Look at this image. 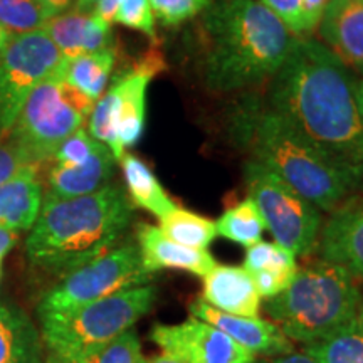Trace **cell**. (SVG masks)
<instances>
[{
  "label": "cell",
  "mask_w": 363,
  "mask_h": 363,
  "mask_svg": "<svg viewBox=\"0 0 363 363\" xmlns=\"http://www.w3.org/2000/svg\"><path fill=\"white\" fill-rule=\"evenodd\" d=\"M152 276V272L143 267L136 244L113 247L103 256L62 276V279L40 298L38 316L78 310L126 289L150 284Z\"/></svg>",
  "instance_id": "cell-9"
},
{
  "label": "cell",
  "mask_w": 363,
  "mask_h": 363,
  "mask_svg": "<svg viewBox=\"0 0 363 363\" xmlns=\"http://www.w3.org/2000/svg\"><path fill=\"white\" fill-rule=\"evenodd\" d=\"M264 229L266 224L259 208L251 197L227 208L216 222L217 234L244 247L259 242Z\"/></svg>",
  "instance_id": "cell-25"
},
{
  "label": "cell",
  "mask_w": 363,
  "mask_h": 363,
  "mask_svg": "<svg viewBox=\"0 0 363 363\" xmlns=\"http://www.w3.org/2000/svg\"><path fill=\"white\" fill-rule=\"evenodd\" d=\"M43 29L57 45L62 57L103 51L111 48L113 43L111 24L99 19L94 13L78 11L57 13L45 22Z\"/></svg>",
  "instance_id": "cell-19"
},
{
  "label": "cell",
  "mask_w": 363,
  "mask_h": 363,
  "mask_svg": "<svg viewBox=\"0 0 363 363\" xmlns=\"http://www.w3.org/2000/svg\"><path fill=\"white\" fill-rule=\"evenodd\" d=\"M138 335L133 328L126 330L110 343L93 348V350L78 353L71 357L45 355V363H143Z\"/></svg>",
  "instance_id": "cell-27"
},
{
  "label": "cell",
  "mask_w": 363,
  "mask_h": 363,
  "mask_svg": "<svg viewBox=\"0 0 363 363\" xmlns=\"http://www.w3.org/2000/svg\"><path fill=\"white\" fill-rule=\"evenodd\" d=\"M153 284L126 289L78 310L39 318L45 355L71 357L110 343L152 310Z\"/></svg>",
  "instance_id": "cell-6"
},
{
  "label": "cell",
  "mask_w": 363,
  "mask_h": 363,
  "mask_svg": "<svg viewBox=\"0 0 363 363\" xmlns=\"http://www.w3.org/2000/svg\"><path fill=\"white\" fill-rule=\"evenodd\" d=\"M350 67L320 40L296 38L272 76L271 108L363 192V116Z\"/></svg>",
  "instance_id": "cell-1"
},
{
  "label": "cell",
  "mask_w": 363,
  "mask_h": 363,
  "mask_svg": "<svg viewBox=\"0 0 363 363\" xmlns=\"http://www.w3.org/2000/svg\"><path fill=\"white\" fill-rule=\"evenodd\" d=\"M0 278H2V262H0Z\"/></svg>",
  "instance_id": "cell-45"
},
{
  "label": "cell",
  "mask_w": 363,
  "mask_h": 363,
  "mask_svg": "<svg viewBox=\"0 0 363 363\" xmlns=\"http://www.w3.org/2000/svg\"><path fill=\"white\" fill-rule=\"evenodd\" d=\"M358 318L363 320V299H362V306H360V311H358Z\"/></svg>",
  "instance_id": "cell-44"
},
{
  "label": "cell",
  "mask_w": 363,
  "mask_h": 363,
  "mask_svg": "<svg viewBox=\"0 0 363 363\" xmlns=\"http://www.w3.org/2000/svg\"><path fill=\"white\" fill-rule=\"evenodd\" d=\"M150 340L184 363H254L256 355L216 326L189 318L179 325H155Z\"/></svg>",
  "instance_id": "cell-12"
},
{
  "label": "cell",
  "mask_w": 363,
  "mask_h": 363,
  "mask_svg": "<svg viewBox=\"0 0 363 363\" xmlns=\"http://www.w3.org/2000/svg\"><path fill=\"white\" fill-rule=\"evenodd\" d=\"M120 162L123 167L128 197L133 206L145 208L158 219L174 211L175 202L169 197L147 163L131 153H125Z\"/></svg>",
  "instance_id": "cell-23"
},
{
  "label": "cell",
  "mask_w": 363,
  "mask_h": 363,
  "mask_svg": "<svg viewBox=\"0 0 363 363\" xmlns=\"http://www.w3.org/2000/svg\"><path fill=\"white\" fill-rule=\"evenodd\" d=\"M244 180L249 197L259 208L266 229L276 244L291 251L294 256L316 252L323 227L320 208L256 160L246 162Z\"/></svg>",
  "instance_id": "cell-8"
},
{
  "label": "cell",
  "mask_w": 363,
  "mask_h": 363,
  "mask_svg": "<svg viewBox=\"0 0 363 363\" xmlns=\"http://www.w3.org/2000/svg\"><path fill=\"white\" fill-rule=\"evenodd\" d=\"M203 29L206 83L220 93L272 78L296 40L261 0H217L206 11Z\"/></svg>",
  "instance_id": "cell-2"
},
{
  "label": "cell",
  "mask_w": 363,
  "mask_h": 363,
  "mask_svg": "<svg viewBox=\"0 0 363 363\" xmlns=\"http://www.w3.org/2000/svg\"><path fill=\"white\" fill-rule=\"evenodd\" d=\"M212 0H152L155 16L167 26H177L192 19L211 7Z\"/></svg>",
  "instance_id": "cell-32"
},
{
  "label": "cell",
  "mask_w": 363,
  "mask_h": 363,
  "mask_svg": "<svg viewBox=\"0 0 363 363\" xmlns=\"http://www.w3.org/2000/svg\"><path fill=\"white\" fill-rule=\"evenodd\" d=\"M136 238H138L136 246L140 249L143 267L152 274L160 269H177L203 278L217 266L207 249L182 246L167 238L157 225L140 224Z\"/></svg>",
  "instance_id": "cell-16"
},
{
  "label": "cell",
  "mask_w": 363,
  "mask_h": 363,
  "mask_svg": "<svg viewBox=\"0 0 363 363\" xmlns=\"http://www.w3.org/2000/svg\"><path fill=\"white\" fill-rule=\"evenodd\" d=\"M115 162L111 150L101 143L88 160L78 165L54 163L48 174V192L44 197L71 199L98 192L110 185L115 174Z\"/></svg>",
  "instance_id": "cell-18"
},
{
  "label": "cell",
  "mask_w": 363,
  "mask_h": 363,
  "mask_svg": "<svg viewBox=\"0 0 363 363\" xmlns=\"http://www.w3.org/2000/svg\"><path fill=\"white\" fill-rule=\"evenodd\" d=\"M0 363H45L40 331L6 299H0Z\"/></svg>",
  "instance_id": "cell-21"
},
{
  "label": "cell",
  "mask_w": 363,
  "mask_h": 363,
  "mask_svg": "<svg viewBox=\"0 0 363 363\" xmlns=\"http://www.w3.org/2000/svg\"><path fill=\"white\" fill-rule=\"evenodd\" d=\"M238 133L262 163L323 212L337 211L357 192L355 184L331 158L272 110L246 111Z\"/></svg>",
  "instance_id": "cell-4"
},
{
  "label": "cell",
  "mask_w": 363,
  "mask_h": 363,
  "mask_svg": "<svg viewBox=\"0 0 363 363\" xmlns=\"http://www.w3.org/2000/svg\"><path fill=\"white\" fill-rule=\"evenodd\" d=\"M276 13L294 38H308L318 29L330 0H261Z\"/></svg>",
  "instance_id": "cell-28"
},
{
  "label": "cell",
  "mask_w": 363,
  "mask_h": 363,
  "mask_svg": "<svg viewBox=\"0 0 363 363\" xmlns=\"http://www.w3.org/2000/svg\"><path fill=\"white\" fill-rule=\"evenodd\" d=\"M11 38H12V34L9 33L7 29H4L2 26H0V52H2V49L6 48L9 40H11Z\"/></svg>",
  "instance_id": "cell-42"
},
{
  "label": "cell",
  "mask_w": 363,
  "mask_h": 363,
  "mask_svg": "<svg viewBox=\"0 0 363 363\" xmlns=\"http://www.w3.org/2000/svg\"><path fill=\"white\" fill-rule=\"evenodd\" d=\"M38 174L39 165L33 163L0 185V227L22 233L34 225L44 199Z\"/></svg>",
  "instance_id": "cell-20"
},
{
  "label": "cell",
  "mask_w": 363,
  "mask_h": 363,
  "mask_svg": "<svg viewBox=\"0 0 363 363\" xmlns=\"http://www.w3.org/2000/svg\"><path fill=\"white\" fill-rule=\"evenodd\" d=\"M61 62V51L44 29L12 35L0 52V136L11 131L29 94Z\"/></svg>",
  "instance_id": "cell-11"
},
{
  "label": "cell",
  "mask_w": 363,
  "mask_h": 363,
  "mask_svg": "<svg viewBox=\"0 0 363 363\" xmlns=\"http://www.w3.org/2000/svg\"><path fill=\"white\" fill-rule=\"evenodd\" d=\"M357 103H358V108H360V113L363 116V81L357 84Z\"/></svg>",
  "instance_id": "cell-43"
},
{
  "label": "cell",
  "mask_w": 363,
  "mask_h": 363,
  "mask_svg": "<svg viewBox=\"0 0 363 363\" xmlns=\"http://www.w3.org/2000/svg\"><path fill=\"white\" fill-rule=\"evenodd\" d=\"M33 160L9 135L0 136V185L13 179L26 167L33 165ZM39 165V163H38Z\"/></svg>",
  "instance_id": "cell-34"
},
{
  "label": "cell",
  "mask_w": 363,
  "mask_h": 363,
  "mask_svg": "<svg viewBox=\"0 0 363 363\" xmlns=\"http://www.w3.org/2000/svg\"><path fill=\"white\" fill-rule=\"evenodd\" d=\"M133 203L118 185L71 199H43L26 240L30 264L65 276L115 247L128 229Z\"/></svg>",
  "instance_id": "cell-3"
},
{
  "label": "cell",
  "mask_w": 363,
  "mask_h": 363,
  "mask_svg": "<svg viewBox=\"0 0 363 363\" xmlns=\"http://www.w3.org/2000/svg\"><path fill=\"white\" fill-rule=\"evenodd\" d=\"M99 145H101V142L94 140L89 135V131L79 128L59 145L52 160L56 163H65V165H78V163L88 160L96 152Z\"/></svg>",
  "instance_id": "cell-33"
},
{
  "label": "cell",
  "mask_w": 363,
  "mask_h": 363,
  "mask_svg": "<svg viewBox=\"0 0 363 363\" xmlns=\"http://www.w3.org/2000/svg\"><path fill=\"white\" fill-rule=\"evenodd\" d=\"M96 4H98V0H76L74 11L83 12V13H93Z\"/></svg>",
  "instance_id": "cell-40"
},
{
  "label": "cell",
  "mask_w": 363,
  "mask_h": 363,
  "mask_svg": "<svg viewBox=\"0 0 363 363\" xmlns=\"http://www.w3.org/2000/svg\"><path fill=\"white\" fill-rule=\"evenodd\" d=\"M362 299L350 272L320 259L298 267L288 288L267 299L264 311L289 340L308 345L355 321Z\"/></svg>",
  "instance_id": "cell-5"
},
{
  "label": "cell",
  "mask_w": 363,
  "mask_h": 363,
  "mask_svg": "<svg viewBox=\"0 0 363 363\" xmlns=\"http://www.w3.org/2000/svg\"><path fill=\"white\" fill-rule=\"evenodd\" d=\"M296 271L298 269H267L251 272V274L261 298L271 299L288 288Z\"/></svg>",
  "instance_id": "cell-35"
},
{
  "label": "cell",
  "mask_w": 363,
  "mask_h": 363,
  "mask_svg": "<svg viewBox=\"0 0 363 363\" xmlns=\"http://www.w3.org/2000/svg\"><path fill=\"white\" fill-rule=\"evenodd\" d=\"M189 311L194 318H199L216 326L217 330L224 331L227 337L233 338L246 350L252 352L254 355L259 353L264 357H279L288 355L294 350L291 340L286 337L278 325L257 316L229 315L207 305L202 298L194 299L189 305Z\"/></svg>",
  "instance_id": "cell-13"
},
{
  "label": "cell",
  "mask_w": 363,
  "mask_h": 363,
  "mask_svg": "<svg viewBox=\"0 0 363 363\" xmlns=\"http://www.w3.org/2000/svg\"><path fill=\"white\" fill-rule=\"evenodd\" d=\"M259 363H318L315 358H311L306 353H288V355H279V357H269L264 362Z\"/></svg>",
  "instance_id": "cell-38"
},
{
  "label": "cell",
  "mask_w": 363,
  "mask_h": 363,
  "mask_svg": "<svg viewBox=\"0 0 363 363\" xmlns=\"http://www.w3.org/2000/svg\"><path fill=\"white\" fill-rule=\"evenodd\" d=\"M93 106V99L56 71L35 86L7 135L30 160L40 163L52 158L67 136L83 128Z\"/></svg>",
  "instance_id": "cell-7"
},
{
  "label": "cell",
  "mask_w": 363,
  "mask_h": 363,
  "mask_svg": "<svg viewBox=\"0 0 363 363\" xmlns=\"http://www.w3.org/2000/svg\"><path fill=\"white\" fill-rule=\"evenodd\" d=\"M43 2L57 16V13H62L66 11L67 6H69L72 0H43Z\"/></svg>",
  "instance_id": "cell-39"
},
{
  "label": "cell",
  "mask_w": 363,
  "mask_h": 363,
  "mask_svg": "<svg viewBox=\"0 0 363 363\" xmlns=\"http://www.w3.org/2000/svg\"><path fill=\"white\" fill-rule=\"evenodd\" d=\"M54 16L43 0H0V26L12 35L43 29Z\"/></svg>",
  "instance_id": "cell-29"
},
{
  "label": "cell",
  "mask_w": 363,
  "mask_h": 363,
  "mask_svg": "<svg viewBox=\"0 0 363 363\" xmlns=\"http://www.w3.org/2000/svg\"><path fill=\"white\" fill-rule=\"evenodd\" d=\"M207 305L238 316H257L261 294L252 274L239 266H219L203 276L202 296Z\"/></svg>",
  "instance_id": "cell-17"
},
{
  "label": "cell",
  "mask_w": 363,
  "mask_h": 363,
  "mask_svg": "<svg viewBox=\"0 0 363 363\" xmlns=\"http://www.w3.org/2000/svg\"><path fill=\"white\" fill-rule=\"evenodd\" d=\"M17 242H19V233L0 227V262H4V257Z\"/></svg>",
  "instance_id": "cell-37"
},
{
  "label": "cell",
  "mask_w": 363,
  "mask_h": 363,
  "mask_svg": "<svg viewBox=\"0 0 363 363\" xmlns=\"http://www.w3.org/2000/svg\"><path fill=\"white\" fill-rule=\"evenodd\" d=\"M115 22L128 29L138 30L152 40L157 39L155 12H153L152 0H121Z\"/></svg>",
  "instance_id": "cell-31"
},
{
  "label": "cell",
  "mask_w": 363,
  "mask_h": 363,
  "mask_svg": "<svg viewBox=\"0 0 363 363\" xmlns=\"http://www.w3.org/2000/svg\"><path fill=\"white\" fill-rule=\"evenodd\" d=\"M305 353L318 363H363V320L357 318L330 337L305 345Z\"/></svg>",
  "instance_id": "cell-24"
},
{
  "label": "cell",
  "mask_w": 363,
  "mask_h": 363,
  "mask_svg": "<svg viewBox=\"0 0 363 363\" xmlns=\"http://www.w3.org/2000/svg\"><path fill=\"white\" fill-rule=\"evenodd\" d=\"M318 33L345 66L363 74V0H330Z\"/></svg>",
  "instance_id": "cell-15"
},
{
  "label": "cell",
  "mask_w": 363,
  "mask_h": 363,
  "mask_svg": "<svg viewBox=\"0 0 363 363\" xmlns=\"http://www.w3.org/2000/svg\"><path fill=\"white\" fill-rule=\"evenodd\" d=\"M160 230L182 246L194 249H207L217 235L216 222L180 207L160 217Z\"/></svg>",
  "instance_id": "cell-26"
},
{
  "label": "cell",
  "mask_w": 363,
  "mask_h": 363,
  "mask_svg": "<svg viewBox=\"0 0 363 363\" xmlns=\"http://www.w3.org/2000/svg\"><path fill=\"white\" fill-rule=\"evenodd\" d=\"M143 363H184L180 362L179 358L169 355V353H162V355L152 357V358H145Z\"/></svg>",
  "instance_id": "cell-41"
},
{
  "label": "cell",
  "mask_w": 363,
  "mask_h": 363,
  "mask_svg": "<svg viewBox=\"0 0 363 363\" xmlns=\"http://www.w3.org/2000/svg\"><path fill=\"white\" fill-rule=\"evenodd\" d=\"M244 269L249 272L267 269H298L296 256L276 242H259L247 247L244 257Z\"/></svg>",
  "instance_id": "cell-30"
},
{
  "label": "cell",
  "mask_w": 363,
  "mask_h": 363,
  "mask_svg": "<svg viewBox=\"0 0 363 363\" xmlns=\"http://www.w3.org/2000/svg\"><path fill=\"white\" fill-rule=\"evenodd\" d=\"M120 2L121 0H98L93 13L94 16H98L99 19L108 22V24H113V22H115V16H116Z\"/></svg>",
  "instance_id": "cell-36"
},
{
  "label": "cell",
  "mask_w": 363,
  "mask_h": 363,
  "mask_svg": "<svg viewBox=\"0 0 363 363\" xmlns=\"http://www.w3.org/2000/svg\"><path fill=\"white\" fill-rule=\"evenodd\" d=\"M113 66H115V51L108 48L76 57H62L57 71L67 83L96 103L104 94Z\"/></svg>",
  "instance_id": "cell-22"
},
{
  "label": "cell",
  "mask_w": 363,
  "mask_h": 363,
  "mask_svg": "<svg viewBox=\"0 0 363 363\" xmlns=\"http://www.w3.org/2000/svg\"><path fill=\"white\" fill-rule=\"evenodd\" d=\"M162 61L148 59L136 69L126 72L108 93L94 103L89 115V135L106 145L120 162L125 150L142 138L147 118V91Z\"/></svg>",
  "instance_id": "cell-10"
},
{
  "label": "cell",
  "mask_w": 363,
  "mask_h": 363,
  "mask_svg": "<svg viewBox=\"0 0 363 363\" xmlns=\"http://www.w3.org/2000/svg\"><path fill=\"white\" fill-rule=\"evenodd\" d=\"M321 261L363 279V207L340 206L321 227L316 247Z\"/></svg>",
  "instance_id": "cell-14"
}]
</instances>
